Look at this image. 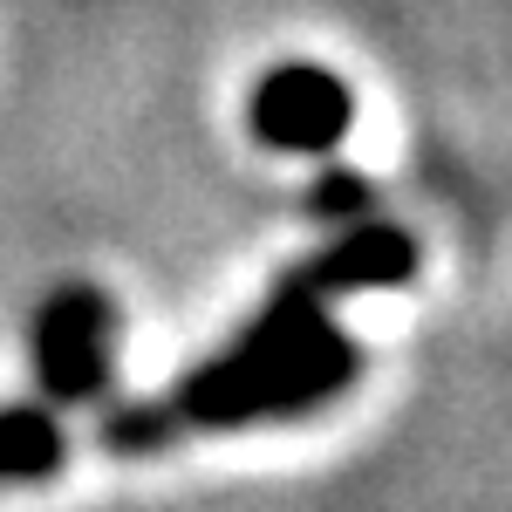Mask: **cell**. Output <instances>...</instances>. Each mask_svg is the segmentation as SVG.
<instances>
[{
    "label": "cell",
    "instance_id": "3",
    "mask_svg": "<svg viewBox=\"0 0 512 512\" xmlns=\"http://www.w3.org/2000/svg\"><path fill=\"white\" fill-rule=\"evenodd\" d=\"M349 117V89L315 62H287L253 89V137L274 151H335Z\"/></svg>",
    "mask_w": 512,
    "mask_h": 512
},
{
    "label": "cell",
    "instance_id": "1",
    "mask_svg": "<svg viewBox=\"0 0 512 512\" xmlns=\"http://www.w3.org/2000/svg\"><path fill=\"white\" fill-rule=\"evenodd\" d=\"M417 274V246L383 219L342 233L321 260H301L294 274L274 287V301L246 321L233 349L185 376V390L151 410H123L110 417V444L117 451H158L178 431H233V424H260V417H308L321 403L355 383L362 355L349 335H335L328 301L355 294V287H403Z\"/></svg>",
    "mask_w": 512,
    "mask_h": 512
},
{
    "label": "cell",
    "instance_id": "2",
    "mask_svg": "<svg viewBox=\"0 0 512 512\" xmlns=\"http://www.w3.org/2000/svg\"><path fill=\"white\" fill-rule=\"evenodd\" d=\"M35 383L48 403H89L110 383V301L96 287H55L35 308Z\"/></svg>",
    "mask_w": 512,
    "mask_h": 512
},
{
    "label": "cell",
    "instance_id": "4",
    "mask_svg": "<svg viewBox=\"0 0 512 512\" xmlns=\"http://www.w3.org/2000/svg\"><path fill=\"white\" fill-rule=\"evenodd\" d=\"M62 458H69V437H62V417L55 410H41V403L0 410V485L48 478Z\"/></svg>",
    "mask_w": 512,
    "mask_h": 512
},
{
    "label": "cell",
    "instance_id": "5",
    "mask_svg": "<svg viewBox=\"0 0 512 512\" xmlns=\"http://www.w3.org/2000/svg\"><path fill=\"white\" fill-rule=\"evenodd\" d=\"M362 212H369V185L362 178L335 171V178L315 185V219H362Z\"/></svg>",
    "mask_w": 512,
    "mask_h": 512
}]
</instances>
